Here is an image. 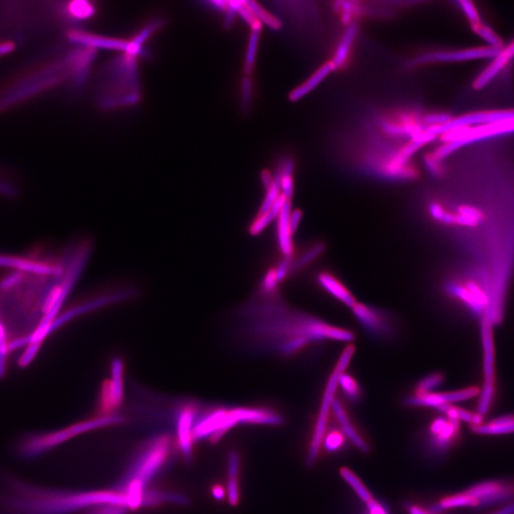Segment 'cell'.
I'll return each instance as SVG.
<instances>
[{
    "mask_svg": "<svg viewBox=\"0 0 514 514\" xmlns=\"http://www.w3.org/2000/svg\"><path fill=\"white\" fill-rule=\"evenodd\" d=\"M245 309L249 331L266 348L282 356H293L313 343L324 341L353 342V331L331 325L306 313H284L281 306Z\"/></svg>",
    "mask_w": 514,
    "mask_h": 514,
    "instance_id": "6da1fadb",
    "label": "cell"
},
{
    "mask_svg": "<svg viewBox=\"0 0 514 514\" xmlns=\"http://www.w3.org/2000/svg\"><path fill=\"white\" fill-rule=\"evenodd\" d=\"M15 488L9 503L15 514H65L90 506L124 504L118 490L53 491L21 485Z\"/></svg>",
    "mask_w": 514,
    "mask_h": 514,
    "instance_id": "7a4b0ae2",
    "label": "cell"
},
{
    "mask_svg": "<svg viewBox=\"0 0 514 514\" xmlns=\"http://www.w3.org/2000/svg\"><path fill=\"white\" fill-rule=\"evenodd\" d=\"M101 106L105 108L135 105L140 100L136 55L124 54L111 63Z\"/></svg>",
    "mask_w": 514,
    "mask_h": 514,
    "instance_id": "3957f363",
    "label": "cell"
},
{
    "mask_svg": "<svg viewBox=\"0 0 514 514\" xmlns=\"http://www.w3.org/2000/svg\"><path fill=\"white\" fill-rule=\"evenodd\" d=\"M169 447L171 438L168 435L161 434L152 438L136 453L119 487L135 485L146 490V486L158 475L168 459Z\"/></svg>",
    "mask_w": 514,
    "mask_h": 514,
    "instance_id": "277c9868",
    "label": "cell"
},
{
    "mask_svg": "<svg viewBox=\"0 0 514 514\" xmlns=\"http://www.w3.org/2000/svg\"><path fill=\"white\" fill-rule=\"evenodd\" d=\"M354 353H356V347L351 345V344L344 349L343 353L339 357L336 368L331 372L330 378L328 380L325 392H324L322 401H321V407L320 410H319L318 419H316L315 432H313L310 448H309L307 457L308 466H313L315 464L316 459H318L321 445H322L324 438H325L329 414L331 411V406H333L334 399H336V394L338 388L339 377L342 374H345Z\"/></svg>",
    "mask_w": 514,
    "mask_h": 514,
    "instance_id": "5b68a950",
    "label": "cell"
},
{
    "mask_svg": "<svg viewBox=\"0 0 514 514\" xmlns=\"http://www.w3.org/2000/svg\"><path fill=\"white\" fill-rule=\"evenodd\" d=\"M123 421L122 416L113 414L80 422L77 424L73 425V426L66 428V429L53 432V434L35 435V437H30L26 441L22 443L20 452L24 457H37V455H42V452L52 449L53 447L67 441L68 439H71L75 435L89 432V430L98 429V428L119 424V423Z\"/></svg>",
    "mask_w": 514,
    "mask_h": 514,
    "instance_id": "8992f818",
    "label": "cell"
},
{
    "mask_svg": "<svg viewBox=\"0 0 514 514\" xmlns=\"http://www.w3.org/2000/svg\"><path fill=\"white\" fill-rule=\"evenodd\" d=\"M511 133H514V119L448 131L441 138L443 143H445L444 145L439 147L432 156L440 161L449 156L453 152L466 145H470V143Z\"/></svg>",
    "mask_w": 514,
    "mask_h": 514,
    "instance_id": "52a82bcc",
    "label": "cell"
},
{
    "mask_svg": "<svg viewBox=\"0 0 514 514\" xmlns=\"http://www.w3.org/2000/svg\"><path fill=\"white\" fill-rule=\"evenodd\" d=\"M514 110H493L475 111L467 115L452 118L447 124L442 126L427 127V130L434 136H443L452 130L485 125V124L503 122V121L513 120Z\"/></svg>",
    "mask_w": 514,
    "mask_h": 514,
    "instance_id": "ba28073f",
    "label": "cell"
},
{
    "mask_svg": "<svg viewBox=\"0 0 514 514\" xmlns=\"http://www.w3.org/2000/svg\"><path fill=\"white\" fill-rule=\"evenodd\" d=\"M466 493L475 499L477 508L508 505L514 501V483L505 481H485L472 486Z\"/></svg>",
    "mask_w": 514,
    "mask_h": 514,
    "instance_id": "9c48e42d",
    "label": "cell"
},
{
    "mask_svg": "<svg viewBox=\"0 0 514 514\" xmlns=\"http://www.w3.org/2000/svg\"><path fill=\"white\" fill-rule=\"evenodd\" d=\"M351 311L357 322L372 338H386L391 334L392 326L388 313L359 302L351 308Z\"/></svg>",
    "mask_w": 514,
    "mask_h": 514,
    "instance_id": "30bf717a",
    "label": "cell"
},
{
    "mask_svg": "<svg viewBox=\"0 0 514 514\" xmlns=\"http://www.w3.org/2000/svg\"><path fill=\"white\" fill-rule=\"evenodd\" d=\"M71 42L80 45V46L90 48V49H105L120 51L124 54L133 55H143V46L136 43L135 40L126 42L123 39H110V37H100L88 34V33L75 31L71 32L69 35Z\"/></svg>",
    "mask_w": 514,
    "mask_h": 514,
    "instance_id": "8fae6325",
    "label": "cell"
},
{
    "mask_svg": "<svg viewBox=\"0 0 514 514\" xmlns=\"http://www.w3.org/2000/svg\"><path fill=\"white\" fill-rule=\"evenodd\" d=\"M480 389L477 387H470L459 391L448 392H432V394H421L409 397L406 399L405 403L411 407H437L444 406V405H452L457 402L466 401V400L472 399L473 397L479 396Z\"/></svg>",
    "mask_w": 514,
    "mask_h": 514,
    "instance_id": "7c38bea8",
    "label": "cell"
},
{
    "mask_svg": "<svg viewBox=\"0 0 514 514\" xmlns=\"http://www.w3.org/2000/svg\"><path fill=\"white\" fill-rule=\"evenodd\" d=\"M501 50L490 47L472 48L447 52H435L423 55L415 58L414 64L421 65L432 62H460L468 60L483 59V58H495Z\"/></svg>",
    "mask_w": 514,
    "mask_h": 514,
    "instance_id": "4fadbf2b",
    "label": "cell"
},
{
    "mask_svg": "<svg viewBox=\"0 0 514 514\" xmlns=\"http://www.w3.org/2000/svg\"><path fill=\"white\" fill-rule=\"evenodd\" d=\"M123 401V364L120 360L113 361L111 366V379L104 384L100 396V412L103 416H109Z\"/></svg>",
    "mask_w": 514,
    "mask_h": 514,
    "instance_id": "5bb4252c",
    "label": "cell"
},
{
    "mask_svg": "<svg viewBox=\"0 0 514 514\" xmlns=\"http://www.w3.org/2000/svg\"><path fill=\"white\" fill-rule=\"evenodd\" d=\"M459 432V422L440 417L435 419L430 426V442L435 452L441 453L447 452L452 443L457 440Z\"/></svg>",
    "mask_w": 514,
    "mask_h": 514,
    "instance_id": "9a60e30c",
    "label": "cell"
},
{
    "mask_svg": "<svg viewBox=\"0 0 514 514\" xmlns=\"http://www.w3.org/2000/svg\"><path fill=\"white\" fill-rule=\"evenodd\" d=\"M196 407L194 405H187L177 414L176 432L178 445L186 459L192 457V430L196 422Z\"/></svg>",
    "mask_w": 514,
    "mask_h": 514,
    "instance_id": "2e32d148",
    "label": "cell"
},
{
    "mask_svg": "<svg viewBox=\"0 0 514 514\" xmlns=\"http://www.w3.org/2000/svg\"><path fill=\"white\" fill-rule=\"evenodd\" d=\"M514 57V40L508 46L502 48L499 54L495 57V60L488 66L487 69L480 73L479 77L476 78L473 87L476 90H480L490 83L504 69V67Z\"/></svg>",
    "mask_w": 514,
    "mask_h": 514,
    "instance_id": "e0dca14e",
    "label": "cell"
},
{
    "mask_svg": "<svg viewBox=\"0 0 514 514\" xmlns=\"http://www.w3.org/2000/svg\"><path fill=\"white\" fill-rule=\"evenodd\" d=\"M318 282L327 293H330L333 297L340 301L347 307L351 309L357 303L356 298H354L353 293L349 292V288L331 273L328 272L319 273Z\"/></svg>",
    "mask_w": 514,
    "mask_h": 514,
    "instance_id": "ac0fdd59",
    "label": "cell"
},
{
    "mask_svg": "<svg viewBox=\"0 0 514 514\" xmlns=\"http://www.w3.org/2000/svg\"><path fill=\"white\" fill-rule=\"evenodd\" d=\"M291 212V200H288L277 217L278 246L285 258H292L293 255V234L290 228Z\"/></svg>",
    "mask_w": 514,
    "mask_h": 514,
    "instance_id": "d6986e66",
    "label": "cell"
},
{
    "mask_svg": "<svg viewBox=\"0 0 514 514\" xmlns=\"http://www.w3.org/2000/svg\"><path fill=\"white\" fill-rule=\"evenodd\" d=\"M331 411L336 415V419H338L339 425H340L341 429L343 430L344 435L348 438L349 441L353 443V445L356 449L360 450L361 452L368 453L369 452V445L365 442L361 435L354 429V425L349 421L345 409L342 406L341 402L338 398L334 399L333 406H331Z\"/></svg>",
    "mask_w": 514,
    "mask_h": 514,
    "instance_id": "ffe728a7",
    "label": "cell"
},
{
    "mask_svg": "<svg viewBox=\"0 0 514 514\" xmlns=\"http://www.w3.org/2000/svg\"><path fill=\"white\" fill-rule=\"evenodd\" d=\"M472 432L480 435H502L514 434V415L496 417L488 423L470 426Z\"/></svg>",
    "mask_w": 514,
    "mask_h": 514,
    "instance_id": "44dd1931",
    "label": "cell"
},
{
    "mask_svg": "<svg viewBox=\"0 0 514 514\" xmlns=\"http://www.w3.org/2000/svg\"><path fill=\"white\" fill-rule=\"evenodd\" d=\"M333 71L334 70L331 62L321 66V67L319 68V69L316 71V72L313 73V75H311L306 82H304L302 85L300 86V87L295 88V90L290 93L288 98H290V100L293 101V102L301 100L304 96L310 93L313 89L318 87V86L320 84V83L322 82V81L325 80V78L328 77Z\"/></svg>",
    "mask_w": 514,
    "mask_h": 514,
    "instance_id": "7402d4cb",
    "label": "cell"
},
{
    "mask_svg": "<svg viewBox=\"0 0 514 514\" xmlns=\"http://www.w3.org/2000/svg\"><path fill=\"white\" fill-rule=\"evenodd\" d=\"M357 34V25L351 24L349 25L348 29L342 37L341 42L339 43L338 50L331 63L333 65V70H338L345 64L349 55L351 45H353L354 37Z\"/></svg>",
    "mask_w": 514,
    "mask_h": 514,
    "instance_id": "603a6c76",
    "label": "cell"
},
{
    "mask_svg": "<svg viewBox=\"0 0 514 514\" xmlns=\"http://www.w3.org/2000/svg\"><path fill=\"white\" fill-rule=\"evenodd\" d=\"M287 201L288 200L285 199V196L281 194L269 211L263 214H258L257 219L253 221L252 226L250 228V234L253 235L259 234L273 219H277L278 214H279L281 210Z\"/></svg>",
    "mask_w": 514,
    "mask_h": 514,
    "instance_id": "cb8c5ba5",
    "label": "cell"
},
{
    "mask_svg": "<svg viewBox=\"0 0 514 514\" xmlns=\"http://www.w3.org/2000/svg\"><path fill=\"white\" fill-rule=\"evenodd\" d=\"M438 411L441 412L448 419L455 420L458 422H466L470 424V426H476L483 423V417L477 414L466 411L459 407L453 406V405H444L437 407Z\"/></svg>",
    "mask_w": 514,
    "mask_h": 514,
    "instance_id": "d4e9b609",
    "label": "cell"
},
{
    "mask_svg": "<svg viewBox=\"0 0 514 514\" xmlns=\"http://www.w3.org/2000/svg\"><path fill=\"white\" fill-rule=\"evenodd\" d=\"M477 502L470 497V495L464 493H458V495L448 496L442 499L439 503L434 506V510L446 511L452 510L455 508H477Z\"/></svg>",
    "mask_w": 514,
    "mask_h": 514,
    "instance_id": "484cf974",
    "label": "cell"
},
{
    "mask_svg": "<svg viewBox=\"0 0 514 514\" xmlns=\"http://www.w3.org/2000/svg\"><path fill=\"white\" fill-rule=\"evenodd\" d=\"M340 475L347 483L353 488V490L356 491L358 497L361 499L365 504L369 503L371 501L372 497L371 493H369L368 488L365 487L364 484L361 482V480L351 470L348 468H342L340 470Z\"/></svg>",
    "mask_w": 514,
    "mask_h": 514,
    "instance_id": "4316f807",
    "label": "cell"
},
{
    "mask_svg": "<svg viewBox=\"0 0 514 514\" xmlns=\"http://www.w3.org/2000/svg\"><path fill=\"white\" fill-rule=\"evenodd\" d=\"M325 245L323 243H318V244L311 246L310 249L303 253L295 261H292L291 270L292 272H296V270H300L307 267V266L315 261V260L318 259L322 255L324 250H325Z\"/></svg>",
    "mask_w": 514,
    "mask_h": 514,
    "instance_id": "83f0119b",
    "label": "cell"
},
{
    "mask_svg": "<svg viewBox=\"0 0 514 514\" xmlns=\"http://www.w3.org/2000/svg\"><path fill=\"white\" fill-rule=\"evenodd\" d=\"M66 16L75 20H85L95 14V7L92 3L86 1L72 2L65 9Z\"/></svg>",
    "mask_w": 514,
    "mask_h": 514,
    "instance_id": "f1b7e54d",
    "label": "cell"
},
{
    "mask_svg": "<svg viewBox=\"0 0 514 514\" xmlns=\"http://www.w3.org/2000/svg\"><path fill=\"white\" fill-rule=\"evenodd\" d=\"M248 7H249L250 11L255 15V17L259 20L261 24L267 25L270 29L278 30L280 29L282 24L279 19L277 17H273L269 12L266 11L263 7L260 6L257 2L255 1H247Z\"/></svg>",
    "mask_w": 514,
    "mask_h": 514,
    "instance_id": "f546056e",
    "label": "cell"
},
{
    "mask_svg": "<svg viewBox=\"0 0 514 514\" xmlns=\"http://www.w3.org/2000/svg\"><path fill=\"white\" fill-rule=\"evenodd\" d=\"M443 382H444V376L442 374H439V372L430 374L420 380L415 394L421 396V394H432V392H434L435 389L441 386Z\"/></svg>",
    "mask_w": 514,
    "mask_h": 514,
    "instance_id": "4dcf8cb0",
    "label": "cell"
},
{
    "mask_svg": "<svg viewBox=\"0 0 514 514\" xmlns=\"http://www.w3.org/2000/svg\"><path fill=\"white\" fill-rule=\"evenodd\" d=\"M338 388H341L349 399L356 401L360 396V388L356 379L348 374H343L338 380Z\"/></svg>",
    "mask_w": 514,
    "mask_h": 514,
    "instance_id": "1f68e13d",
    "label": "cell"
},
{
    "mask_svg": "<svg viewBox=\"0 0 514 514\" xmlns=\"http://www.w3.org/2000/svg\"><path fill=\"white\" fill-rule=\"evenodd\" d=\"M259 35L260 31H252V34H250L244 66V71L248 77L253 72V65H255V58H257Z\"/></svg>",
    "mask_w": 514,
    "mask_h": 514,
    "instance_id": "d6a6232c",
    "label": "cell"
},
{
    "mask_svg": "<svg viewBox=\"0 0 514 514\" xmlns=\"http://www.w3.org/2000/svg\"><path fill=\"white\" fill-rule=\"evenodd\" d=\"M476 34L482 37L486 42L488 43V47L493 48V49L501 50L502 49V39L498 37L493 29L490 27L485 26V25L480 24L479 26L473 28Z\"/></svg>",
    "mask_w": 514,
    "mask_h": 514,
    "instance_id": "836d02e7",
    "label": "cell"
},
{
    "mask_svg": "<svg viewBox=\"0 0 514 514\" xmlns=\"http://www.w3.org/2000/svg\"><path fill=\"white\" fill-rule=\"evenodd\" d=\"M458 3H459L462 11L465 12L472 28L479 26L480 24H482L480 21L479 14H478L477 10H476L475 4L472 2L468 1V0H462V1L458 2Z\"/></svg>",
    "mask_w": 514,
    "mask_h": 514,
    "instance_id": "e575fe53",
    "label": "cell"
},
{
    "mask_svg": "<svg viewBox=\"0 0 514 514\" xmlns=\"http://www.w3.org/2000/svg\"><path fill=\"white\" fill-rule=\"evenodd\" d=\"M253 98V83L250 77L243 78L241 84V107L243 111L249 110Z\"/></svg>",
    "mask_w": 514,
    "mask_h": 514,
    "instance_id": "d590c367",
    "label": "cell"
},
{
    "mask_svg": "<svg viewBox=\"0 0 514 514\" xmlns=\"http://www.w3.org/2000/svg\"><path fill=\"white\" fill-rule=\"evenodd\" d=\"M452 116H450L449 113H429V115L424 116V118H423V122L426 124L427 127L442 126L452 120Z\"/></svg>",
    "mask_w": 514,
    "mask_h": 514,
    "instance_id": "8d00e7d4",
    "label": "cell"
},
{
    "mask_svg": "<svg viewBox=\"0 0 514 514\" xmlns=\"http://www.w3.org/2000/svg\"><path fill=\"white\" fill-rule=\"evenodd\" d=\"M323 442L327 450L336 452L343 445V435L338 432H331L327 435L326 438H324Z\"/></svg>",
    "mask_w": 514,
    "mask_h": 514,
    "instance_id": "74e56055",
    "label": "cell"
},
{
    "mask_svg": "<svg viewBox=\"0 0 514 514\" xmlns=\"http://www.w3.org/2000/svg\"><path fill=\"white\" fill-rule=\"evenodd\" d=\"M338 4L340 5L339 10L341 12L342 21L345 24L351 25V19L356 14V3L354 2L343 1L338 2Z\"/></svg>",
    "mask_w": 514,
    "mask_h": 514,
    "instance_id": "f35d334b",
    "label": "cell"
},
{
    "mask_svg": "<svg viewBox=\"0 0 514 514\" xmlns=\"http://www.w3.org/2000/svg\"><path fill=\"white\" fill-rule=\"evenodd\" d=\"M278 283L279 281L277 279V273L275 269L270 270L265 275L264 279L262 281V291L266 293H270L275 292L277 290Z\"/></svg>",
    "mask_w": 514,
    "mask_h": 514,
    "instance_id": "ab89813d",
    "label": "cell"
},
{
    "mask_svg": "<svg viewBox=\"0 0 514 514\" xmlns=\"http://www.w3.org/2000/svg\"><path fill=\"white\" fill-rule=\"evenodd\" d=\"M239 457L237 452H230L229 455V462H228V475L229 480H238L237 476L239 473Z\"/></svg>",
    "mask_w": 514,
    "mask_h": 514,
    "instance_id": "60d3db41",
    "label": "cell"
},
{
    "mask_svg": "<svg viewBox=\"0 0 514 514\" xmlns=\"http://www.w3.org/2000/svg\"><path fill=\"white\" fill-rule=\"evenodd\" d=\"M129 511L126 506L116 505H105L96 506L95 510L87 514H126Z\"/></svg>",
    "mask_w": 514,
    "mask_h": 514,
    "instance_id": "b9f144b4",
    "label": "cell"
},
{
    "mask_svg": "<svg viewBox=\"0 0 514 514\" xmlns=\"http://www.w3.org/2000/svg\"><path fill=\"white\" fill-rule=\"evenodd\" d=\"M281 194L287 200H291L293 194V181L292 176H283L280 181Z\"/></svg>",
    "mask_w": 514,
    "mask_h": 514,
    "instance_id": "7bdbcfd3",
    "label": "cell"
},
{
    "mask_svg": "<svg viewBox=\"0 0 514 514\" xmlns=\"http://www.w3.org/2000/svg\"><path fill=\"white\" fill-rule=\"evenodd\" d=\"M383 130L391 136H401L404 135L403 127L400 124L386 122L382 125Z\"/></svg>",
    "mask_w": 514,
    "mask_h": 514,
    "instance_id": "ee69618b",
    "label": "cell"
},
{
    "mask_svg": "<svg viewBox=\"0 0 514 514\" xmlns=\"http://www.w3.org/2000/svg\"><path fill=\"white\" fill-rule=\"evenodd\" d=\"M302 217L303 214L302 212L300 211V210H295V211L291 212L290 228L291 232H292L293 235H295L296 230H298V227H300L301 220H302Z\"/></svg>",
    "mask_w": 514,
    "mask_h": 514,
    "instance_id": "f6af8a7d",
    "label": "cell"
},
{
    "mask_svg": "<svg viewBox=\"0 0 514 514\" xmlns=\"http://www.w3.org/2000/svg\"><path fill=\"white\" fill-rule=\"evenodd\" d=\"M429 211L432 219L439 221L441 220L443 215H444L446 210L441 205L438 203H432L430 205Z\"/></svg>",
    "mask_w": 514,
    "mask_h": 514,
    "instance_id": "bcb514c9",
    "label": "cell"
},
{
    "mask_svg": "<svg viewBox=\"0 0 514 514\" xmlns=\"http://www.w3.org/2000/svg\"><path fill=\"white\" fill-rule=\"evenodd\" d=\"M438 159L435 158L434 156H428L425 158V164H426L427 168L429 169L430 173L437 174L439 173L440 168L438 165Z\"/></svg>",
    "mask_w": 514,
    "mask_h": 514,
    "instance_id": "7dc6e473",
    "label": "cell"
},
{
    "mask_svg": "<svg viewBox=\"0 0 514 514\" xmlns=\"http://www.w3.org/2000/svg\"><path fill=\"white\" fill-rule=\"evenodd\" d=\"M261 178L266 188L269 189L273 183V176L269 171L262 172Z\"/></svg>",
    "mask_w": 514,
    "mask_h": 514,
    "instance_id": "c3c4849f",
    "label": "cell"
},
{
    "mask_svg": "<svg viewBox=\"0 0 514 514\" xmlns=\"http://www.w3.org/2000/svg\"><path fill=\"white\" fill-rule=\"evenodd\" d=\"M212 495H214V498L217 499V500H221V499L224 498L225 496L224 488H223L221 486H214V487L212 488Z\"/></svg>",
    "mask_w": 514,
    "mask_h": 514,
    "instance_id": "681fc988",
    "label": "cell"
},
{
    "mask_svg": "<svg viewBox=\"0 0 514 514\" xmlns=\"http://www.w3.org/2000/svg\"><path fill=\"white\" fill-rule=\"evenodd\" d=\"M493 514H514V501L508 505L504 506L503 508Z\"/></svg>",
    "mask_w": 514,
    "mask_h": 514,
    "instance_id": "f907efd6",
    "label": "cell"
},
{
    "mask_svg": "<svg viewBox=\"0 0 514 514\" xmlns=\"http://www.w3.org/2000/svg\"><path fill=\"white\" fill-rule=\"evenodd\" d=\"M409 511L410 514H430L428 513V511H425L424 510H422L421 508H419V506H411Z\"/></svg>",
    "mask_w": 514,
    "mask_h": 514,
    "instance_id": "816d5d0a",
    "label": "cell"
}]
</instances>
